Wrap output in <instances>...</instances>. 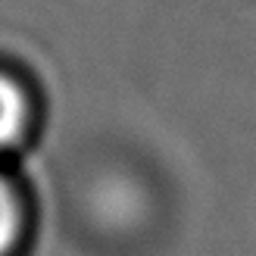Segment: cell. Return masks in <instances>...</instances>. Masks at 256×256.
<instances>
[{
    "instance_id": "obj_1",
    "label": "cell",
    "mask_w": 256,
    "mask_h": 256,
    "mask_svg": "<svg viewBox=\"0 0 256 256\" xmlns=\"http://www.w3.org/2000/svg\"><path fill=\"white\" fill-rule=\"evenodd\" d=\"M25 116H28V110H25L22 91L10 78L0 75V147L12 144V140L22 134Z\"/></svg>"
},
{
    "instance_id": "obj_2",
    "label": "cell",
    "mask_w": 256,
    "mask_h": 256,
    "mask_svg": "<svg viewBox=\"0 0 256 256\" xmlns=\"http://www.w3.org/2000/svg\"><path fill=\"white\" fill-rule=\"evenodd\" d=\"M16 228H19V206H16V200H12L10 184L0 178V256L16 240Z\"/></svg>"
}]
</instances>
